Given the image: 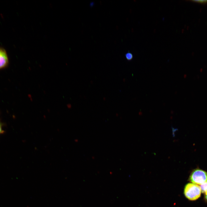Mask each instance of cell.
Returning <instances> with one entry per match:
<instances>
[{
  "label": "cell",
  "mask_w": 207,
  "mask_h": 207,
  "mask_svg": "<svg viewBox=\"0 0 207 207\" xmlns=\"http://www.w3.org/2000/svg\"><path fill=\"white\" fill-rule=\"evenodd\" d=\"M201 191L200 186L193 183H189L185 186L184 193L185 197L191 200H195L200 196Z\"/></svg>",
  "instance_id": "obj_1"
},
{
  "label": "cell",
  "mask_w": 207,
  "mask_h": 207,
  "mask_svg": "<svg viewBox=\"0 0 207 207\" xmlns=\"http://www.w3.org/2000/svg\"><path fill=\"white\" fill-rule=\"evenodd\" d=\"M189 180L192 183L202 185L207 182V172L201 169H197L191 173Z\"/></svg>",
  "instance_id": "obj_2"
},
{
  "label": "cell",
  "mask_w": 207,
  "mask_h": 207,
  "mask_svg": "<svg viewBox=\"0 0 207 207\" xmlns=\"http://www.w3.org/2000/svg\"><path fill=\"white\" fill-rule=\"evenodd\" d=\"M9 59L6 51L0 48V69L6 67L8 64Z\"/></svg>",
  "instance_id": "obj_3"
},
{
  "label": "cell",
  "mask_w": 207,
  "mask_h": 207,
  "mask_svg": "<svg viewBox=\"0 0 207 207\" xmlns=\"http://www.w3.org/2000/svg\"><path fill=\"white\" fill-rule=\"evenodd\" d=\"M201 192L205 193V195H207V182L200 185Z\"/></svg>",
  "instance_id": "obj_4"
},
{
  "label": "cell",
  "mask_w": 207,
  "mask_h": 207,
  "mask_svg": "<svg viewBox=\"0 0 207 207\" xmlns=\"http://www.w3.org/2000/svg\"><path fill=\"white\" fill-rule=\"evenodd\" d=\"M125 56L126 60L129 61L131 60L133 57L132 53L129 52L125 54Z\"/></svg>",
  "instance_id": "obj_5"
},
{
  "label": "cell",
  "mask_w": 207,
  "mask_h": 207,
  "mask_svg": "<svg viewBox=\"0 0 207 207\" xmlns=\"http://www.w3.org/2000/svg\"><path fill=\"white\" fill-rule=\"evenodd\" d=\"M192 1L195 2L196 3L205 4L207 3V0H193Z\"/></svg>",
  "instance_id": "obj_6"
},
{
  "label": "cell",
  "mask_w": 207,
  "mask_h": 207,
  "mask_svg": "<svg viewBox=\"0 0 207 207\" xmlns=\"http://www.w3.org/2000/svg\"><path fill=\"white\" fill-rule=\"evenodd\" d=\"M4 131L3 130L1 124L0 123V134L3 133Z\"/></svg>",
  "instance_id": "obj_7"
},
{
  "label": "cell",
  "mask_w": 207,
  "mask_h": 207,
  "mask_svg": "<svg viewBox=\"0 0 207 207\" xmlns=\"http://www.w3.org/2000/svg\"><path fill=\"white\" fill-rule=\"evenodd\" d=\"M205 199L207 201V195H205Z\"/></svg>",
  "instance_id": "obj_8"
}]
</instances>
